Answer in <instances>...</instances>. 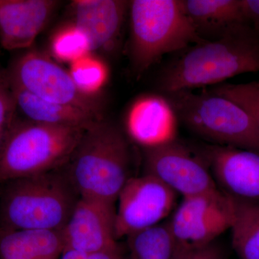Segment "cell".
Returning a JSON list of instances; mask_svg holds the SVG:
<instances>
[{
    "label": "cell",
    "instance_id": "5",
    "mask_svg": "<svg viewBox=\"0 0 259 259\" xmlns=\"http://www.w3.org/2000/svg\"><path fill=\"white\" fill-rule=\"evenodd\" d=\"M128 10L129 56L136 72H144L167 54L204 41L182 0H134Z\"/></svg>",
    "mask_w": 259,
    "mask_h": 259
},
{
    "label": "cell",
    "instance_id": "20",
    "mask_svg": "<svg viewBox=\"0 0 259 259\" xmlns=\"http://www.w3.org/2000/svg\"><path fill=\"white\" fill-rule=\"evenodd\" d=\"M128 259H172L173 239L168 223L135 233L127 237Z\"/></svg>",
    "mask_w": 259,
    "mask_h": 259
},
{
    "label": "cell",
    "instance_id": "18",
    "mask_svg": "<svg viewBox=\"0 0 259 259\" xmlns=\"http://www.w3.org/2000/svg\"><path fill=\"white\" fill-rule=\"evenodd\" d=\"M61 231L0 229V259H60Z\"/></svg>",
    "mask_w": 259,
    "mask_h": 259
},
{
    "label": "cell",
    "instance_id": "15",
    "mask_svg": "<svg viewBox=\"0 0 259 259\" xmlns=\"http://www.w3.org/2000/svg\"><path fill=\"white\" fill-rule=\"evenodd\" d=\"M58 5L54 0H3L0 46L9 51L30 49Z\"/></svg>",
    "mask_w": 259,
    "mask_h": 259
},
{
    "label": "cell",
    "instance_id": "9",
    "mask_svg": "<svg viewBox=\"0 0 259 259\" xmlns=\"http://www.w3.org/2000/svg\"><path fill=\"white\" fill-rule=\"evenodd\" d=\"M177 195L150 175L131 177L117 199L116 239L160 224L175 207Z\"/></svg>",
    "mask_w": 259,
    "mask_h": 259
},
{
    "label": "cell",
    "instance_id": "14",
    "mask_svg": "<svg viewBox=\"0 0 259 259\" xmlns=\"http://www.w3.org/2000/svg\"><path fill=\"white\" fill-rule=\"evenodd\" d=\"M72 23L88 38L91 52H112L118 46L129 2L123 0H75Z\"/></svg>",
    "mask_w": 259,
    "mask_h": 259
},
{
    "label": "cell",
    "instance_id": "17",
    "mask_svg": "<svg viewBox=\"0 0 259 259\" xmlns=\"http://www.w3.org/2000/svg\"><path fill=\"white\" fill-rule=\"evenodd\" d=\"M10 84L14 97L16 112L22 114L25 120L47 125L73 126L87 130L103 119L77 107L46 101L16 85Z\"/></svg>",
    "mask_w": 259,
    "mask_h": 259
},
{
    "label": "cell",
    "instance_id": "4",
    "mask_svg": "<svg viewBox=\"0 0 259 259\" xmlns=\"http://www.w3.org/2000/svg\"><path fill=\"white\" fill-rule=\"evenodd\" d=\"M85 130L32 122L16 113L0 148V182L64 168Z\"/></svg>",
    "mask_w": 259,
    "mask_h": 259
},
{
    "label": "cell",
    "instance_id": "3",
    "mask_svg": "<svg viewBox=\"0 0 259 259\" xmlns=\"http://www.w3.org/2000/svg\"><path fill=\"white\" fill-rule=\"evenodd\" d=\"M79 194L64 168L8 182L0 204V229L61 231Z\"/></svg>",
    "mask_w": 259,
    "mask_h": 259
},
{
    "label": "cell",
    "instance_id": "24",
    "mask_svg": "<svg viewBox=\"0 0 259 259\" xmlns=\"http://www.w3.org/2000/svg\"><path fill=\"white\" fill-rule=\"evenodd\" d=\"M16 115V106L5 69H0V148Z\"/></svg>",
    "mask_w": 259,
    "mask_h": 259
},
{
    "label": "cell",
    "instance_id": "11",
    "mask_svg": "<svg viewBox=\"0 0 259 259\" xmlns=\"http://www.w3.org/2000/svg\"><path fill=\"white\" fill-rule=\"evenodd\" d=\"M115 205L79 197L61 231L64 250L100 253L119 248L115 232Z\"/></svg>",
    "mask_w": 259,
    "mask_h": 259
},
{
    "label": "cell",
    "instance_id": "1",
    "mask_svg": "<svg viewBox=\"0 0 259 259\" xmlns=\"http://www.w3.org/2000/svg\"><path fill=\"white\" fill-rule=\"evenodd\" d=\"M259 71V33L242 24L221 38L188 48L163 71L165 94L215 84L237 75Z\"/></svg>",
    "mask_w": 259,
    "mask_h": 259
},
{
    "label": "cell",
    "instance_id": "6",
    "mask_svg": "<svg viewBox=\"0 0 259 259\" xmlns=\"http://www.w3.org/2000/svg\"><path fill=\"white\" fill-rule=\"evenodd\" d=\"M177 117L187 128L213 145L259 153V131L244 109L209 91L182 90L166 94Z\"/></svg>",
    "mask_w": 259,
    "mask_h": 259
},
{
    "label": "cell",
    "instance_id": "29",
    "mask_svg": "<svg viewBox=\"0 0 259 259\" xmlns=\"http://www.w3.org/2000/svg\"><path fill=\"white\" fill-rule=\"evenodd\" d=\"M2 3H3V0H0V4H1Z\"/></svg>",
    "mask_w": 259,
    "mask_h": 259
},
{
    "label": "cell",
    "instance_id": "10",
    "mask_svg": "<svg viewBox=\"0 0 259 259\" xmlns=\"http://www.w3.org/2000/svg\"><path fill=\"white\" fill-rule=\"evenodd\" d=\"M144 170L183 198L218 189L203 158L177 141L144 149Z\"/></svg>",
    "mask_w": 259,
    "mask_h": 259
},
{
    "label": "cell",
    "instance_id": "28",
    "mask_svg": "<svg viewBox=\"0 0 259 259\" xmlns=\"http://www.w3.org/2000/svg\"><path fill=\"white\" fill-rule=\"evenodd\" d=\"M120 259H128V258H124V257H123V256H122V258H121Z\"/></svg>",
    "mask_w": 259,
    "mask_h": 259
},
{
    "label": "cell",
    "instance_id": "21",
    "mask_svg": "<svg viewBox=\"0 0 259 259\" xmlns=\"http://www.w3.org/2000/svg\"><path fill=\"white\" fill-rule=\"evenodd\" d=\"M69 72L80 91L92 97L103 88L109 78L107 65L92 53L71 63Z\"/></svg>",
    "mask_w": 259,
    "mask_h": 259
},
{
    "label": "cell",
    "instance_id": "12",
    "mask_svg": "<svg viewBox=\"0 0 259 259\" xmlns=\"http://www.w3.org/2000/svg\"><path fill=\"white\" fill-rule=\"evenodd\" d=\"M202 158L223 192L234 198L259 201V153L212 145L204 148Z\"/></svg>",
    "mask_w": 259,
    "mask_h": 259
},
{
    "label": "cell",
    "instance_id": "22",
    "mask_svg": "<svg viewBox=\"0 0 259 259\" xmlns=\"http://www.w3.org/2000/svg\"><path fill=\"white\" fill-rule=\"evenodd\" d=\"M50 49L56 60L70 64L92 53L88 38L72 23L61 27L54 34Z\"/></svg>",
    "mask_w": 259,
    "mask_h": 259
},
{
    "label": "cell",
    "instance_id": "7",
    "mask_svg": "<svg viewBox=\"0 0 259 259\" xmlns=\"http://www.w3.org/2000/svg\"><path fill=\"white\" fill-rule=\"evenodd\" d=\"M233 217V197L219 189L183 198L167 222L175 246L172 259L214 243L231 229Z\"/></svg>",
    "mask_w": 259,
    "mask_h": 259
},
{
    "label": "cell",
    "instance_id": "25",
    "mask_svg": "<svg viewBox=\"0 0 259 259\" xmlns=\"http://www.w3.org/2000/svg\"><path fill=\"white\" fill-rule=\"evenodd\" d=\"M120 247L115 249L100 253H85L76 250H66L63 252L60 259H120Z\"/></svg>",
    "mask_w": 259,
    "mask_h": 259
},
{
    "label": "cell",
    "instance_id": "19",
    "mask_svg": "<svg viewBox=\"0 0 259 259\" xmlns=\"http://www.w3.org/2000/svg\"><path fill=\"white\" fill-rule=\"evenodd\" d=\"M233 199L232 246L239 259H259V201Z\"/></svg>",
    "mask_w": 259,
    "mask_h": 259
},
{
    "label": "cell",
    "instance_id": "30",
    "mask_svg": "<svg viewBox=\"0 0 259 259\" xmlns=\"http://www.w3.org/2000/svg\"><path fill=\"white\" fill-rule=\"evenodd\" d=\"M258 82H259V81H258Z\"/></svg>",
    "mask_w": 259,
    "mask_h": 259
},
{
    "label": "cell",
    "instance_id": "8",
    "mask_svg": "<svg viewBox=\"0 0 259 259\" xmlns=\"http://www.w3.org/2000/svg\"><path fill=\"white\" fill-rule=\"evenodd\" d=\"M5 71L10 83L42 100L102 117L100 102L80 91L69 71L42 53L25 51L15 58Z\"/></svg>",
    "mask_w": 259,
    "mask_h": 259
},
{
    "label": "cell",
    "instance_id": "26",
    "mask_svg": "<svg viewBox=\"0 0 259 259\" xmlns=\"http://www.w3.org/2000/svg\"><path fill=\"white\" fill-rule=\"evenodd\" d=\"M245 23L259 33V0H241Z\"/></svg>",
    "mask_w": 259,
    "mask_h": 259
},
{
    "label": "cell",
    "instance_id": "23",
    "mask_svg": "<svg viewBox=\"0 0 259 259\" xmlns=\"http://www.w3.org/2000/svg\"><path fill=\"white\" fill-rule=\"evenodd\" d=\"M229 99L249 114L259 131V82L223 84L211 90Z\"/></svg>",
    "mask_w": 259,
    "mask_h": 259
},
{
    "label": "cell",
    "instance_id": "13",
    "mask_svg": "<svg viewBox=\"0 0 259 259\" xmlns=\"http://www.w3.org/2000/svg\"><path fill=\"white\" fill-rule=\"evenodd\" d=\"M178 121L166 96L149 94L139 97L129 107L126 131L144 149L158 147L177 141Z\"/></svg>",
    "mask_w": 259,
    "mask_h": 259
},
{
    "label": "cell",
    "instance_id": "2",
    "mask_svg": "<svg viewBox=\"0 0 259 259\" xmlns=\"http://www.w3.org/2000/svg\"><path fill=\"white\" fill-rule=\"evenodd\" d=\"M131 154L125 135L108 121L85 130L65 171L79 197L115 204L131 178Z\"/></svg>",
    "mask_w": 259,
    "mask_h": 259
},
{
    "label": "cell",
    "instance_id": "16",
    "mask_svg": "<svg viewBox=\"0 0 259 259\" xmlns=\"http://www.w3.org/2000/svg\"><path fill=\"white\" fill-rule=\"evenodd\" d=\"M182 1L187 16L204 41L217 40L242 24H246L241 0Z\"/></svg>",
    "mask_w": 259,
    "mask_h": 259
},
{
    "label": "cell",
    "instance_id": "27",
    "mask_svg": "<svg viewBox=\"0 0 259 259\" xmlns=\"http://www.w3.org/2000/svg\"><path fill=\"white\" fill-rule=\"evenodd\" d=\"M180 259H226L224 252L219 245L213 243L201 249L185 255Z\"/></svg>",
    "mask_w": 259,
    "mask_h": 259
}]
</instances>
